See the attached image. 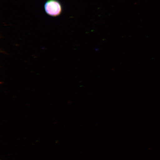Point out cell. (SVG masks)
Returning <instances> with one entry per match:
<instances>
[{
  "label": "cell",
  "instance_id": "6da1fadb",
  "mask_svg": "<svg viewBox=\"0 0 160 160\" xmlns=\"http://www.w3.org/2000/svg\"><path fill=\"white\" fill-rule=\"evenodd\" d=\"M44 7L45 13L51 17H58L63 12L62 5L59 0H47Z\"/></svg>",
  "mask_w": 160,
  "mask_h": 160
}]
</instances>
